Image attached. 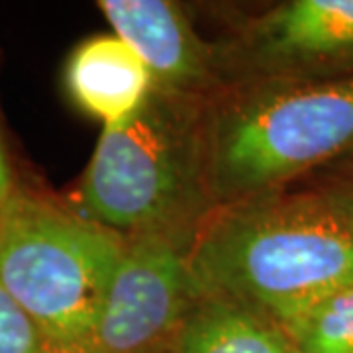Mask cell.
Instances as JSON below:
<instances>
[{"instance_id": "6da1fadb", "label": "cell", "mask_w": 353, "mask_h": 353, "mask_svg": "<svg viewBox=\"0 0 353 353\" xmlns=\"http://www.w3.org/2000/svg\"><path fill=\"white\" fill-rule=\"evenodd\" d=\"M189 269L199 290L281 326L353 281V210L306 185L218 206L192 236Z\"/></svg>"}, {"instance_id": "7a4b0ae2", "label": "cell", "mask_w": 353, "mask_h": 353, "mask_svg": "<svg viewBox=\"0 0 353 353\" xmlns=\"http://www.w3.org/2000/svg\"><path fill=\"white\" fill-rule=\"evenodd\" d=\"M352 152L353 77L232 83L202 102L212 210L289 189Z\"/></svg>"}, {"instance_id": "3957f363", "label": "cell", "mask_w": 353, "mask_h": 353, "mask_svg": "<svg viewBox=\"0 0 353 353\" xmlns=\"http://www.w3.org/2000/svg\"><path fill=\"white\" fill-rule=\"evenodd\" d=\"M202 102L153 88L132 118L102 128L65 206L122 238L192 240L212 212L202 161Z\"/></svg>"}, {"instance_id": "277c9868", "label": "cell", "mask_w": 353, "mask_h": 353, "mask_svg": "<svg viewBox=\"0 0 353 353\" xmlns=\"http://www.w3.org/2000/svg\"><path fill=\"white\" fill-rule=\"evenodd\" d=\"M122 248L26 181L0 214V285L51 353H87Z\"/></svg>"}, {"instance_id": "5b68a950", "label": "cell", "mask_w": 353, "mask_h": 353, "mask_svg": "<svg viewBox=\"0 0 353 353\" xmlns=\"http://www.w3.org/2000/svg\"><path fill=\"white\" fill-rule=\"evenodd\" d=\"M222 85L353 77V0H289L214 43Z\"/></svg>"}, {"instance_id": "8992f818", "label": "cell", "mask_w": 353, "mask_h": 353, "mask_svg": "<svg viewBox=\"0 0 353 353\" xmlns=\"http://www.w3.org/2000/svg\"><path fill=\"white\" fill-rule=\"evenodd\" d=\"M175 236H130L87 353H161L199 294L189 245Z\"/></svg>"}, {"instance_id": "52a82bcc", "label": "cell", "mask_w": 353, "mask_h": 353, "mask_svg": "<svg viewBox=\"0 0 353 353\" xmlns=\"http://www.w3.org/2000/svg\"><path fill=\"white\" fill-rule=\"evenodd\" d=\"M99 10L150 69L153 88L206 99L222 87L214 43L196 34L176 2L101 0Z\"/></svg>"}, {"instance_id": "ba28073f", "label": "cell", "mask_w": 353, "mask_h": 353, "mask_svg": "<svg viewBox=\"0 0 353 353\" xmlns=\"http://www.w3.org/2000/svg\"><path fill=\"white\" fill-rule=\"evenodd\" d=\"M65 85L81 110L108 128L138 112L153 90V79L124 39L102 34L77 46L67 61Z\"/></svg>"}, {"instance_id": "9c48e42d", "label": "cell", "mask_w": 353, "mask_h": 353, "mask_svg": "<svg viewBox=\"0 0 353 353\" xmlns=\"http://www.w3.org/2000/svg\"><path fill=\"white\" fill-rule=\"evenodd\" d=\"M161 353H299L285 330L261 312L202 292Z\"/></svg>"}, {"instance_id": "30bf717a", "label": "cell", "mask_w": 353, "mask_h": 353, "mask_svg": "<svg viewBox=\"0 0 353 353\" xmlns=\"http://www.w3.org/2000/svg\"><path fill=\"white\" fill-rule=\"evenodd\" d=\"M299 353H353V281L281 324Z\"/></svg>"}, {"instance_id": "8fae6325", "label": "cell", "mask_w": 353, "mask_h": 353, "mask_svg": "<svg viewBox=\"0 0 353 353\" xmlns=\"http://www.w3.org/2000/svg\"><path fill=\"white\" fill-rule=\"evenodd\" d=\"M0 353H51L34 322L0 285Z\"/></svg>"}, {"instance_id": "7c38bea8", "label": "cell", "mask_w": 353, "mask_h": 353, "mask_svg": "<svg viewBox=\"0 0 353 353\" xmlns=\"http://www.w3.org/2000/svg\"><path fill=\"white\" fill-rule=\"evenodd\" d=\"M312 179V183L304 185L328 192L353 210V152L314 173Z\"/></svg>"}, {"instance_id": "4fadbf2b", "label": "cell", "mask_w": 353, "mask_h": 353, "mask_svg": "<svg viewBox=\"0 0 353 353\" xmlns=\"http://www.w3.org/2000/svg\"><path fill=\"white\" fill-rule=\"evenodd\" d=\"M24 183L26 181L16 167L12 150L8 145L6 134H4L2 124H0V214L4 212L8 202L12 201L14 194L20 190Z\"/></svg>"}]
</instances>
